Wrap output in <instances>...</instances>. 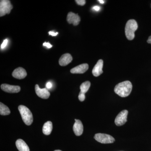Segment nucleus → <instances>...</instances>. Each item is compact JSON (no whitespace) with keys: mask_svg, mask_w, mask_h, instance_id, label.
Masks as SVG:
<instances>
[{"mask_svg":"<svg viewBox=\"0 0 151 151\" xmlns=\"http://www.w3.org/2000/svg\"><path fill=\"white\" fill-rule=\"evenodd\" d=\"M52 84L50 82H48L46 84V86L47 88L48 89H51L52 87Z\"/></svg>","mask_w":151,"mask_h":151,"instance_id":"nucleus-24","label":"nucleus"},{"mask_svg":"<svg viewBox=\"0 0 151 151\" xmlns=\"http://www.w3.org/2000/svg\"><path fill=\"white\" fill-rule=\"evenodd\" d=\"M43 46L47 47L48 48H51L52 46L50 43H48V42H44L43 44Z\"/></svg>","mask_w":151,"mask_h":151,"instance_id":"nucleus-22","label":"nucleus"},{"mask_svg":"<svg viewBox=\"0 0 151 151\" xmlns=\"http://www.w3.org/2000/svg\"><path fill=\"white\" fill-rule=\"evenodd\" d=\"M80 20L81 19L78 14H75L72 12H70L68 14L67 21L69 24H72L74 26L78 25Z\"/></svg>","mask_w":151,"mask_h":151,"instance_id":"nucleus-7","label":"nucleus"},{"mask_svg":"<svg viewBox=\"0 0 151 151\" xmlns=\"http://www.w3.org/2000/svg\"><path fill=\"white\" fill-rule=\"evenodd\" d=\"M138 28V24L134 19L128 21L125 27V34L129 40H132L135 37V32Z\"/></svg>","mask_w":151,"mask_h":151,"instance_id":"nucleus-2","label":"nucleus"},{"mask_svg":"<svg viewBox=\"0 0 151 151\" xmlns=\"http://www.w3.org/2000/svg\"><path fill=\"white\" fill-rule=\"evenodd\" d=\"M89 65L87 63H83L78 65L76 67L73 68L70 70V71L72 73H84L88 70Z\"/></svg>","mask_w":151,"mask_h":151,"instance_id":"nucleus-13","label":"nucleus"},{"mask_svg":"<svg viewBox=\"0 0 151 151\" xmlns=\"http://www.w3.org/2000/svg\"><path fill=\"white\" fill-rule=\"evenodd\" d=\"M73 58L69 53H65L63 55L59 60L60 65L61 66H66L72 61Z\"/></svg>","mask_w":151,"mask_h":151,"instance_id":"nucleus-14","label":"nucleus"},{"mask_svg":"<svg viewBox=\"0 0 151 151\" xmlns=\"http://www.w3.org/2000/svg\"><path fill=\"white\" fill-rule=\"evenodd\" d=\"M103 61L102 60H99L97 61L96 65L93 68L92 73L94 76L97 77L103 73Z\"/></svg>","mask_w":151,"mask_h":151,"instance_id":"nucleus-10","label":"nucleus"},{"mask_svg":"<svg viewBox=\"0 0 151 151\" xmlns=\"http://www.w3.org/2000/svg\"><path fill=\"white\" fill-rule=\"evenodd\" d=\"M10 111L7 106L2 103H0V114L2 116H7L10 114Z\"/></svg>","mask_w":151,"mask_h":151,"instance_id":"nucleus-17","label":"nucleus"},{"mask_svg":"<svg viewBox=\"0 0 151 151\" xmlns=\"http://www.w3.org/2000/svg\"><path fill=\"white\" fill-rule=\"evenodd\" d=\"M8 42V40L7 39L5 40L4 42H3L2 44L1 45V49H3L6 46V45H7Z\"/></svg>","mask_w":151,"mask_h":151,"instance_id":"nucleus-21","label":"nucleus"},{"mask_svg":"<svg viewBox=\"0 0 151 151\" xmlns=\"http://www.w3.org/2000/svg\"><path fill=\"white\" fill-rule=\"evenodd\" d=\"M91 85V83L89 81H86L82 83L80 86V92L85 94L89 90V87Z\"/></svg>","mask_w":151,"mask_h":151,"instance_id":"nucleus-18","label":"nucleus"},{"mask_svg":"<svg viewBox=\"0 0 151 151\" xmlns=\"http://www.w3.org/2000/svg\"><path fill=\"white\" fill-rule=\"evenodd\" d=\"M54 151H62L60 150H55Z\"/></svg>","mask_w":151,"mask_h":151,"instance_id":"nucleus-28","label":"nucleus"},{"mask_svg":"<svg viewBox=\"0 0 151 151\" xmlns=\"http://www.w3.org/2000/svg\"><path fill=\"white\" fill-rule=\"evenodd\" d=\"M78 99L81 102L84 101L85 99V94L82 93V92H79V95H78Z\"/></svg>","mask_w":151,"mask_h":151,"instance_id":"nucleus-19","label":"nucleus"},{"mask_svg":"<svg viewBox=\"0 0 151 151\" xmlns=\"http://www.w3.org/2000/svg\"><path fill=\"white\" fill-rule=\"evenodd\" d=\"M18 109L25 124L27 126L31 125L33 119L32 113L29 109L24 105H20L19 106Z\"/></svg>","mask_w":151,"mask_h":151,"instance_id":"nucleus-3","label":"nucleus"},{"mask_svg":"<svg viewBox=\"0 0 151 151\" xmlns=\"http://www.w3.org/2000/svg\"><path fill=\"white\" fill-rule=\"evenodd\" d=\"M92 9L96 12H98L100 10V7L98 6H95L93 7Z\"/></svg>","mask_w":151,"mask_h":151,"instance_id":"nucleus-23","label":"nucleus"},{"mask_svg":"<svg viewBox=\"0 0 151 151\" xmlns=\"http://www.w3.org/2000/svg\"><path fill=\"white\" fill-rule=\"evenodd\" d=\"M50 35L52 36H55L57 35L58 34V32H53L50 31L48 33Z\"/></svg>","mask_w":151,"mask_h":151,"instance_id":"nucleus-25","label":"nucleus"},{"mask_svg":"<svg viewBox=\"0 0 151 151\" xmlns=\"http://www.w3.org/2000/svg\"><path fill=\"white\" fill-rule=\"evenodd\" d=\"M1 87L2 90L8 93H18L21 90V88L19 86H14V85H11L8 84H1Z\"/></svg>","mask_w":151,"mask_h":151,"instance_id":"nucleus-8","label":"nucleus"},{"mask_svg":"<svg viewBox=\"0 0 151 151\" xmlns=\"http://www.w3.org/2000/svg\"><path fill=\"white\" fill-rule=\"evenodd\" d=\"M27 75L26 71L24 68L22 67H19L15 69L12 73L13 76L17 79H23L26 77Z\"/></svg>","mask_w":151,"mask_h":151,"instance_id":"nucleus-11","label":"nucleus"},{"mask_svg":"<svg viewBox=\"0 0 151 151\" xmlns=\"http://www.w3.org/2000/svg\"><path fill=\"white\" fill-rule=\"evenodd\" d=\"M13 6L9 0H1L0 1V17L5 15L6 14L10 13L12 9Z\"/></svg>","mask_w":151,"mask_h":151,"instance_id":"nucleus-4","label":"nucleus"},{"mask_svg":"<svg viewBox=\"0 0 151 151\" xmlns=\"http://www.w3.org/2000/svg\"><path fill=\"white\" fill-rule=\"evenodd\" d=\"M17 148L19 151H29V147L24 141L21 139L17 140L16 142Z\"/></svg>","mask_w":151,"mask_h":151,"instance_id":"nucleus-15","label":"nucleus"},{"mask_svg":"<svg viewBox=\"0 0 151 151\" xmlns=\"http://www.w3.org/2000/svg\"><path fill=\"white\" fill-rule=\"evenodd\" d=\"M52 129V124L51 122H47L44 125L42 128L43 134L46 135L50 134Z\"/></svg>","mask_w":151,"mask_h":151,"instance_id":"nucleus-16","label":"nucleus"},{"mask_svg":"<svg viewBox=\"0 0 151 151\" xmlns=\"http://www.w3.org/2000/svg\"><path fill=\"white\" fill-rule=\"evenodd\" d=\"M75 123L73 127V131L77 136H81L83 132V125L79 120L75 119Z\"/></svg>","mask_w":151,"mask_h":151,"instance_id":"nucleus-12","label":"nucleus"},{"mask_svg":"<svg viewBox=\"0 0 151 151\" xmlns=\"http://www.w3.org/2000/svg\"><path fill=\"white\" fill-rule=\"evenodd\" d=\"M132 85L130 81H126L116 85L114 88V92L120 97H128L132 92Z\"/></svg>","mask_w":151,"mask_h":151,"instance_id":"nucleus-1","label":"nucleus"},{"mask_svg":"<svg viewBox=\"0 0 151 151\" xmlns=\"http://www.w3.org/2000/svg\"><path fill=\"white\" fill-rule=\"evenodd\" d=\"M128 114V111L127 110H124L120 112L115 119V124L117 126H122L124 125L127 122Z\"/></svg>","mask_w":151,"mask_h":151,"instance_id":"nucleus-6","label":"nucleus"},{"mask_svg":"<svg viewBox=\"0 0 151 151\" xmlns=\"http://www.w3.org/2000/svg\"><path fill=\"white\" fill-rule=\"evenodd\" d=\"M35 91L37 96L42 99H48L50 96V93L46 88L41 89L38 84L35 86Z\"/></svg>","mask_w":151,"mask_h":151,"instance_id":"nucleus-9","label":"nucleus"},{"mask_svg":"<svg viewBox=\"0 0 151 151\" xmlns=\"http://www.w3.org/2000/svg\"><path fill=\"white\" fill-rule=\"evenodd\" d=\"M94 138L97 142L102 144H111L115 141V139L111 135L101 133L96 134Z\"/></svg>","mask_w":151,"mask_h":151,"instance_id":"nucleus-5","label":"nucleus"},{"mask_svg":"<svg viewBox=\"0 0 151 151\" xmlns=\"http://www.w3.org/2000/svg\"><path fill=\"white\" fill-rule=\"evenodd\" d=\"M75 1L78 5L81 6H84L86 4V1L85 0H76Z\"/></svg>","mask_w":151,"mask_h":151,"instance_id":"nucleus-20","label":"nucleus"},{"mask_svg":"<svg viewBox=\"0 0 151 151\" xmlns=\"http://www.w3.org/2000/svg\"><path fill=\"white\" fill-rule=\"evenodd\" d=\"M98 1H99L101 4H103L105 2V1H103V0H99Z\"/></svg>","mask_w":151,"mask_h":151,"instance_id":"nucleus-27","label":"nucleus"},{"mask_svg":"<svg viewBox=\"0 0 151 151\" xmlns=\"http://www.w3.org/2000/svg\"><path fill=\"white\" fill-rule=\"evenodd\" d=\"M147 42L148 43L151 44V36L149 37L148 40L147 41Z\"/></svg>","mask_w":151,"mask_h":151,"instance_id":"nucleus-26","label":"nucleus"}]
</instances>
